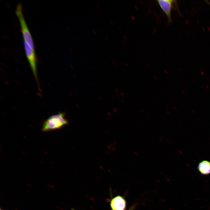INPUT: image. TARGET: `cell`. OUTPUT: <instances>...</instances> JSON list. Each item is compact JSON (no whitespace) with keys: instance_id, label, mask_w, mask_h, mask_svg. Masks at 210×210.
Instances as JSON below:
<instances>
[{"instance_id":"obj_4","label":"cell","mask_w":210,"mask_h":210,"mask_svg":"<svg viewBox=\"0 0 210 210\" xmlns=\"http://www.w3.org/2000/svg\"><path fill=\"white\" fill-rule=\"evenodd\" d=\"M176 1L172 0H158L157 2L160 8L165 13L168 22H172V10L174 4Z\"/></svg>"},{"instance_id":"obj_6","label":"cell","mask_w":210,"mask_h":210,"mask_svg":"<svg viewBox=\"0 0 210 210\" xmlns=\"http://www.w3.org/2000/svg\"><path fill=\"white\" fill-rule=\"evenodd\" d=\"M197 169L201 174L203 175L210 174V162L204 160L199 163Z\"/></svg>"},{"instance_id":"obj_5","label":"cell","mask_w":210,"mask_h":210,"mask_svg":"<svg viewBox=\"0 0 210 210\" xmlns=\"http://www.w3.org/2000/svg\"><path fill=\"white\" fill-rule=\"evenodd\" d=\"M110 206L112 210H124L126 206V202L123 197L118 196L111 200Z\"/></svg>"},{"instance_id":"obj_2","label":"cell","mask_w":210,"mask_h":210,"mask_svg":"<svg viewBox=\"0 0 210 210\" xmlns=\"http://www.w3.org/2000/svg\"><path fill=\"white\" fill-rule=\"evenodd\" d=\"M15 13L20 22L24 41H25L32 49L34 50L33 39L25 20L22 12V5L20 3H19L16 6Z\"/></svg>"},{"instance_id":"obj_8","label":"cell","mask_w":210,"mask_h":210,"mask_svg":"<svg viewBox=\"0 0 210 210\" xmlns=\"http://www.w3.org/2000/svg\"><path fill=\"white\" fill-rule=\"evenodd\" d=\"M165 73L166 74H168V73L166 71H165Z\"/></svg>"},{"instance_id":"obj_3","label":"cell","mask_w":210,"mask_h":210,"mask_svg":"<svg viewBox=\"0 0 210 210\" xmlns=\"http://www.w3.org/2000/svg\"><path fill=\"white\" fill-rule=\"evenodd\" d=\"M24 46L26 57L35 79L38 83L36 69V60L35 50L32 49L24 41Z\"/></svg>"},{"instance_id":"obj_7","label":"cell","mask_w":210,"mask_h":210,"mask_svg":"<svg viewBox=\"0 0 210 210\" xmlns=\"http://www.w3.org/2000/svg\"><path fill=\"white\" fill-rule=\"evenodd\" d=\"M132 210V208H130V209H129V210Z\"/></svg>"},{"instance_id":"obj_10","label":"cell","mask_w":210,"mask_h":210,"mask_svg":"<svg viewBox=\"0 0 210 210\" xmlns=\"http://www.w3.org/2000/svg\"><path fill=\"white\" fill-rule=\"evenodd\" d=\"M0 210H3L1 208L0 209Z\"/></svg>"},{"instance_id":"obj_1","label":"cell","mask_w":210,"mask_h":210,"mask_svg":"<svg viewBox=\"0 0 210 210\" xmlns=\"http://www.w3.org/2000/svg\"><path fill=\"white\" fill-rule=\"evenodd\" d=\"M64 113H60L49 117L43 122L42 131L47 132L59 130L68 124Z\"/></svg>"},{"instance_id":"obj_9","label":"cell","mask_w":210,"mask_h":210,"mask_svg":"<svg viewBox=\"0 0 210 210\" xmlns=\"http://www.w3.org/2000/svg\"><path fill=\"white\" fill-rule=\"evenodd\" d=\"M71 210H74V209H71Z\"/></svg>"}]
</instances>
